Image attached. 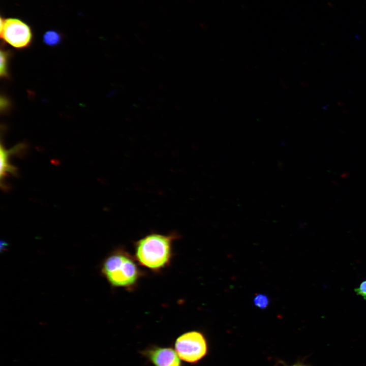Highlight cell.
Instances as JSON below:
<instances>
[{"mask_svg":"<svg viewBox=\"0 0 366 366\" xmlns=\"http://www.w3.org/2000/svg\"><path fill=\"white\" fill-rule=\"evenodd\" d=\"M179 237L176 232L147 234L135 242L134 257L139 265L158 272L170 264L173 243Z\"/></svg>","mask_w":366,"mask_h":366,"instance_id":"6da1fadb","label":"cell"},{"mask_svg":"<svg viewBox=\"0 0 366 366\" xmlns=\"http://www.w3.org/2000/svg\"><path fill=\"white\" fill-rule=\"evenodd\" d=\"M138 264L134 257L124 249L118 248L105 259L102 273L112 286L131 290L143 276Z\"/></svg>","mask_w":366,"mask_h":366,"instance_id":"7a4b0ae2","label":"cell"},{"mask_svg":"<svg viewBox=\"0 0 366 366\" xmlns=\"http://www.w3.org/2000/svg\"><path fill=\"white\" fill-rule=\"evenodd\" d=\"M1 37L8 44L21 49L28 47L33 40V33L29 26L16 18H1Z\"/></svg>","mask_w":366,"mask_h":366,"instance_id":"3957f363","label":"cell"},{"mask_svg":"<svg viewBox=\"0 0 366 366\" xmlns=\"http://www.w3.org/2000/svg\"><path fill=\"white\" fill-rule=\"evenodd\" d=\"M175 351L180 358L193 362L202 358L206 353L207 344L203 334L197 331L185 333L175 344Z\"/></svg>","mask_w":366,"mask_h":366,"instance_id":"277c9868","label":"cell"},{"mask_svg":"<svg viewBox=\"0 0 366 366\" xmlns=\"http://www.w3.org/2000/svg\"><path fill=\"white\" fill-rule=\"evenodd\" d=\"M148 354L155 366H180V357L171 348H155L150 350Z\"/></svg>","mask_w":366,"mask_h":366,"instance_id":"5b68a950","label":"cell"},{"mask_svg":"<svg viewBox=\"0 0 366 366\" xmlns=\"http://www.w3.org/2000/svg\"><path fill=\"white\" fill-rule=\"evenodd\" d=\"M25 146L23 143H19L9 150L6 149L2 145H1V169L0 175L1 180L8 173L13 175L17 174V168L11 165L9 162V157L13 154H16L24 149Z\"/></svg>","mask_w":366,"mask_h":366,"instance_id":"8992f818","label":"cell"},{"mask_svg":"<svg viewBox=\"0 0 366 366\" xmlns=\"http://www.w3.org/2000/svg\"><path fill=\"white\" fill-rule=\"evenodd\" d=\"M62 39L61 34L55 30H48L43 36V42L49 46H55L59 44Z\"/></svg>","mask_w":366,"mask_h":366,"instance_id":"52a82bcc","label":"cell"},{"mask_svg":"<svg viewBox=\"0 0 366 366\" xmlns=\"http://www.w3.org/2000/svg\"><path fill=\"white\" fill-rule=\"evenodd\" d=\"M11 57V52L5 49L1 50L0 75L1 78L9 77V63Z\"/></svg>","mask_w":366,"mask_h":366,"instance_id":"ba28073f","label":"cell"},{"mask_svg":"<svg viewBox=\"0 0 366 366\" xmlns=\"http://www.w3.org/2000/svg\"><path fill=\"white\" fill-rule=\"evenodd\" d=\"M254 304L261 309L266 308L269 304V299L267 296L263 294H257L254 299Z\"/></svg>","mask_w":366,"mask_h":366,"instance_id":"9c48e42d","label":"cell"},{"mask_svg":"<svg viewBox=\"0 0 366 366\" xmlns=\"http://www.w3.org/2000/svg\"><path fill=\"white\" fill-rule=\"evenodd\" d=\"M1 110L4 113L8 112L11 106V103L9 98L5 96L1 97Z\"/></svg>","mask_w":366,"mask_h":366,"instance_id":"30bf717a","label":"cell"},{"mask_svg":"<svg viewBox=\"0 0 366 366\" xmlns=\"http://www.w3.org/2000/svg\"><path fill=\"white\" fill-rule=\"evenodd\" d=\"M355 292L358 295L366 299V281H363L359 287L355 289Z\"/></svg>","mask_w":366,"mask_h":366,"instance_id":"8fae6325","label":"cell"},{"mask_svg":"<svg viewBox=\"0 0 366 366\" xmlns=\"http://www.w3.org/2000/svg\"><path fill=\"white\" fill-rule=\"evenodd\" d=\"M291 366H306L301 364H296Z\"/></svg>","mask_w":366,"mask_h":366,"instance_id":"7c38bea8","label":"cell"}]
</instances>
